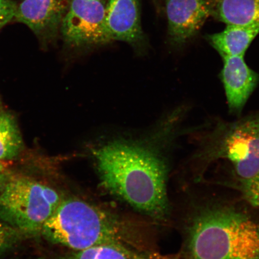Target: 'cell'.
Returning a JSON list of instances; mask_svg holds the SVG:
<instances>
[{
	"label": "cell",
	"instance_id": "8fae6325",
	"mask_svg": "<svg viewBox=\"0 0 259 259\" xmlns=\"http://www.w3.org/2000/svg\"><path fill=\"white\" fill-rule=\"evenodd\" d=\"M258 34V24L227 25L224 30L209 35L207 39L221 57L245 56Z\"/></svg>",
	"mask_w": 259,
	"mask_h": 259
},
{
	"label": "cell",
	"instance_id": "ac0fdd59",
	"mask_svg": "<svg viewBox=\"0 0 259 259\" xmlns=\"http://www.w3.org/2000/svg\"><path fill=\"white\" fill-rule=\"evenodd\" d=\"M13 176L9 171H5V172L0 173V192H1L3 188L4 187L6 183Z\"/></svg>",
	"mask_w": 259,
	"mask_h": 259
},
{
	"label": "cell",
	"instance_id": "e0dca14e",
	"mask_svg": "<svg viewBox=\"0 0 259 259\" xmlns=\"http://www.w3.org/2000/svg\"><path fill=\"white\" fill-rule=\"evenodd\" d=\"M17 8L12 0H0V30L15 18Z\"/></svg>",
	"mask_w": 259,
	"mask_h": 259
},
{
	"label": "cell",
	"instance_id": "6da1fadb",
	"mask_svg": "<svg viewBox=\"0 0 259 259\" xmlns=\"http://www.w3.org/2000/svg\"><path fill=\"white\" fill-rule=\"evenodd\" d=\"M186 110H173L145 137L118 138L94 149L102 186L139 212L163 219L168 211L164 150L179 137Z\"/></svg>",
	"mask_w": 259,
	"mask_h": 259
},
{
	"label": "cell",
	"instance_id": "7c38bea8",
	"mask_svg": "<svg viewBox=\"0 0 259 259\" xmlns=\"http://www.w3.org/2000/svg\"><path fill=\"white\" fill-rule=\"evenodd\" d=\"M213 16L226 25L259 24V0H217Z\"/></svg>",
	"mask_w": 259,
	"mask_h": 259
},
{
	"label": "cell",
	"instance_id": "8992f818",
	"mask_svg": "<svg viewBox=\"0 0 259 259\" xmlns=\"http://www.w3.org/2000/svg\"><path fill=\"white\" fill-rule=\"evenodd\" d=\"M105 9L102 0H71L60 30L65 45L85 50L112 43Z\"/></svg>",
	"mask_w": 259,
	"mask_h": 259
},
{
	"label": "cell",
	"instance_id": "5bb4252c",
	"mask_svg": "<svg viewBox=\"0 0 259 259\" xmlns=\"http://www.w3.org/2000/svg\"><path fill=\"white\" fill-rule=\"evenodd\" d=\"M58 259H148L139 252L121 246L105 245L73 250Z\"/></svg>",
	"mask_w": 259,
	"mask_h": 259
},
{
	"label": "cell",
	"instance_id": "2e32d148",
	"mask_svg": "<svg viewBox=\"0 0 259 259\" xmlns=\"http://www.w3.org/2000/svg\"><path fill=\"white\" fill-rule=\"evenodd\" d=\"M240 181V189L245 199L251 205L259 208V173Z\"/></svg>",
	"mask_w": 259,
	"mask_h": 259
},
{
	"label": "cell",
	"instance_id": "277c9868",
	"mask_svg": "<svg viewBox=\"0 0 259 259\" xmlns=\"http://www.w3.org/2000/svg\"><path fill=\"white\" fill-rule=\"evenodd\" d=\"M63 199L47 184L13 175L0 192V220L34 238L41 235L45 223Z\"/></svg>",
	"mask_w": 259,
	"mask_h": 259
},
{
	"label": "cell",
	"instance_id": "9c48e42d",
	"mask_svg": "<svg viewBox=\"0 0 259 259\" xmlns=\"http://www.w3.org/2000/svg\"><path fill=\"white\" fill-rule=\"evenodd\" d=\"M105 18L112 42H125L138 53H143L146 39L138 0H108Z\"/></svg>",
	"mask_w": 259,
	"mask_h": 259
},
{
	"label": "cell",
	"instance_id": "ba28073f",
	"mask_svg": "<svg viewBox=\"0 0 259 259\" xmlns=\"http://www.w3.org/2000/svg\"><path fill=\"white\" fill-rule=\"evenodd\" d=\"M71 0H24L15 19L27 25L44 44L56 40Z\"/></svg>",
	"mask_w": 259,
	"mask_h": 259
},
{
	"label": "cell",
	"instance_id": "5b68a950",
	"mask_svg": "<svg viewBox=\"0 0 259 259\" xmlns=\"http://www.w3.org/2000/svg\"><path fill=\"white\" fill-rule=\"evenodd\" d=\"M204 151L231 161L241 179L259 173V113L232 122H220L204 139Z\"/></svg>",
	"mask_w": 259,
	"mask_h": 259
},
{
	"label": "cell",
	"instance_id": "30bf717a",
	"mask_svg": "<svg viewBox=\"0 0 259 259\" xmlns=\"http://www.w3.org/2000/svg\"><path fill=\"white\" fill-rule=\"evenodd\" d=\"M220 79L230 112L239 114L259 83V73L251 69L244 56H223Z\"/></svg>",
	"mask_w": 259,
	"mask_h": 259
},
{
	"label": "cell",
	"instance_id": "d6986e66",
	"mask_svg": "<svg viewBox=\"0 0 259 259\" xmlns=\"http://www.w3.org/2000/svg\"><path fill=\"white\" fill-rule=\"evenodd\" d=\"M9 164L8 161H0V173L8 171Z\"/></svg>",
	"mask_w": 259,
	"mask_h": 259
},
{
	"label": "cell",
	"instance_id": "52a82bcc",
	"mask_svg": "<svg viewBox=\"0 0 259 259\" xmlns=\"http://www.w3.org/2000/svg\"><path fill=\"white\" fill-rule=\"evenodd\" d=\"M217 0H164L168 37L175 46L192 40L214 16Z\"/></svg>",
	"mask_w": 259,
	"mask_h": 259
},
{
	"label": "cell",
	"instance_id": "4fadbf2b",
	"mask_svg": "<svg viewBox=\"0 0 259 259\" xmlns=\"http://www.w3.org/2000/svg\"><path fill=\"white\" fill-rule=\"evenodd\" d=\"M24 142L15 118L0 110V161H9L19 156Z\"/></svg>",
	"mask_w": 259,
	"mask_h": 259
},
{
	"label": "cell",
	"instance_id": "9a60e30c",
	"mask_svg": "<svg viewBox=\"0 0 259 259\" xmlns=\"http://www.w3.org/2000/svg\"><path fill=\"white\" fill-rule=\"evenodd\" d=\"M28 239L30 238L23 232L0 220V256L14 250Z\"/></svg>",
	"mask_w": 259,
	"mask_h": 259
},
{
	"label": "cell",
	"instance_id": "3957f363",
	"mask_svg": "<svg viewBox=\"0 0 259 259\" xmlns=\"http://www.w3.org/2000/svg\"><path fill=\"white\" fill-rule=\"evenodd\" d=\"M189 235L188 259H259V225L234 209L202 212Z\"/></svg>",
	"mask_w": 259,
	"mask_h": 259
},
{
	"label": "cell",
	"instance_id": "ffe728a7",
	"mask_svg": "<svg viewBox=\"0 0 259 259\" xmlns=\"http://www.w3.org/2000/svg\"><path fill=\"white\" fill-rule=\"evenodd\" d=\"M11 259H44L40 257H34V258H14Z\"/></svg>",
	"mask_w": 259,
	"mask_h": 259
},
{
	"label": "cell",
	"instance_id": "7a4b0ae2",
	"mask_svg": "<svg viewBox=\"0 0 259 259\" xmlns=\"http://www.w3.org/2000/svg\"><path fill=\"white\" fill-rule=\"evenodd\" d=\"M132 226L118 216L77 199H63L45 223L41 235L49 242L80 250L112 245L135 250Z\"/></svg>",
	"mask_w": 259,
	"mask_h": 259
}]
</instances>
